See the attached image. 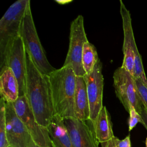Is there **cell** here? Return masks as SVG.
Returning a JSON list of instances; mask_svg holds the SVG:
<instances>
[{"instance_id": "1", "label": "cell", "mask_w": 147, "mask_h": 147, "mask_svg": "<svg viewBox=\"0 0 147 147\" xmlns=\"http://www.w3.org/2000/svg\"><path fill=\"white\" fill-rule=\"evenodd\" d=\"M26 94L29 106L38 123L47 128L55 115L49 76L42 74L26 53Z\"/></svg>"}, {"instance_id": "2", "label": "cell", "mask_w": 147, "mask_h": 147, "mask_svg": "<svg viewBox=\"0 0 147 147\" xmlns=\"http://www.w3.org/2000/svg\"><path fill=\"white\" fill-rule=\"evenodd\" d=\"M76 76L69 66H62L49 75L55 115L75 117L74 95Z\"/></svg>"}, {"instance_id": "3", "label": "cell", "mask_w": 147, "mask_h": 147, "mask_svg": "<svg viewBox=\"0 0 147 147\" xmlns=\"http://www.w3.org/2000/svg\"><path fill=\"white\" fill-rule=\"evenodd\" d=\"M30 0H18L7 9L0 20V68L5 66L14 41L20 36L22 18Z\"/></svg>"}, {"instance_id": "4", "label": "cell", "mask_w": 147, "mask_h": 147, "mask_svg": "<svg viewBox=\"0 0 147 147\" xmlns=\"http://www.w3.org/2000/svg\"><path fill=\"white\" fill-rule=\"evenodd\" d=\"M120 14L122 21L123 59L122 67L129 72L134 79H140L147 86V79L142 65V58L134 39L130 11L120 0Z\"/></svg>"}, {"instance_id": "5", "label": "cell", "mask_w": 147, "mask_h": 147, "mask_svg": "<svg viewBox=\"0 0 147 147\" xmlns=\"http://www.w3.org/2000/svg\"><path fill=\"white\" fill-rule=\"evenodd\" d=\"M20 37L25 52L29 55L34 65L42 74L49 76L56 69L48 61L40 42L33 19L30 2L27 6L22 18Z\"/></svg>"}, {"instance_id": "6", "label": "cell", "mask_w": 147, "mask_h": 147, "mask_svg": "<svg viewBox=\"0 0 147 147\" xmlns=\"http://www.w3.org/2000/svg\"><path fill=\"white\" fill-rule=\"evenodd\" d=\"M87 41L84 28L83 17L79 15L71 24L69 48L63 65L71 67L76 76H84L86 75L82 57L84 44Z\"/></svg>"}, {"instance_id": "7", "label": "cell", "mask_w": 147, "mask_h": 147, "mask_svg": "<svg viewBox=\"0 0 147 147\" xmlns=\"http://www.w3.org/2000/svg\"><path fill=\"white\" fill-rule=\"evenodd\" d=\"M113 86L117 97L126 111L129 113L133 107L141 114L143 106L133 76L122 67L118 68L113 74Z\"/></svg>"}, {"instance_id": "8", "label": "cell", "mask_w": 147, "mask_h": 147, "mask_svg": "<svg viewBox=\"0 0 147 147\" xmlns=\"http://www.w3.org/2000/svg\"><path fill=\"white\" fill-rule=\"evenodd\" d=\"M13 105L16 114L26 127L33 142L40 147H51L48 129L38 123L26 96H20Z\"/></svg>"}, {"instance_id": "9", "label": "cell", "mask_w": 147, "mask_h": 147, "mask_svg": "<svg viewBox=\"0 0 147 147\" xmlns=\"http://www.w3.org/2000/svg\"><path fill=\"white\" fill-rule=\"evenodd\" d=\"M86 81L87 95L90 105V119L93 125L103 107V76L102 64L100 60L95 64L90 74L84 76Z\"/></svg>"}, {"instance_id": "10", "label": "cell", "mask_w": 147, "mask_h": 147, "mask_svg": "<svg viewBox=\"0 0 147 147\" xmlns=\"http://www.w3.org/2000/svg\"><path fill=\"white\" fill-rule=\"evenodd\" d=\"M6 131L10 147H29L33 141L26 127L18 117L13 103L5 101Z\"/></svg>"}, {"instance_id": "11", "label": "cell", "mask_w": 147, "mask_h": 147, "mask_svg": "<svg viewBox=\"0 0 147 147\" xmlns=\"http://www.w3.org/2000/svg\"><path fill=\"white\" fill-rule=\"evenodd\" d=\"M5 66H7L13 71L18 81L19 97L26 95L27 76L26 52L20 36L14 41L8 53Z\"/></svg>"}, {"instance_id": "12", "label": "cell", "mask_w": 147, "mask_h": 147, "mask_svg": "<svg viewBox=\"0 0 147 147\" xmlns=\"http://www.w3.org/2000/svg\"><path fill=\"white\" fill-rule=\"evenodd\" d=\"M70 140L74 147H99L93 127L86 121L75 117L63 118Z\"/></svg>"}, {"instance_id": "13", "label": "cell", "mask_w": 147, "mask_h": 147, "mask_svg": "<svg viewBox=\"0 0 147 147\" xmlns=\"http://www.w3.org/2000/svg\"><path fill=\"white\" fill-rule=\"evenodd\" d=\"M75 117L87 121L90 119V105L84 76H76L74 95Z\"/></svg>"}, {"instance_id": "14", "label": "cell", "mask_w": 147, "mask_h": 147, "mask_svg": "<svg viewBox=\"0 0 147 147\" xmlns=\"http://www.w3.org/2000/svg\"><path fill=\"white\" fill-rule=\"evenodd\" d=\"M1 97L5 101L13 103L19 98V86L13 71L7 66L1 69Z\"/></svg>"}, {"instance_id": "15", "label": "cell", "mask_w": 147, "mask_h": 147, "mask_svg": "<svg viewBox=\"0 0 147 147\" xmlns=\"http://www.w3.org/2000/svg\"><path fill=\"white\" fill-rule=\"evenodd\" d=\"M47 129L51 147H74L60 116L54 115Z\"/></svg>"}, {"instance_id": "16", "label": "cell", "mask_w": 147, "mask_h": 147, "mask_svg": "<svg viewBox=\"0 0 147 147\" xmlns=\"http://www.w3.org/2000/svg\"><path fill=\"white\" fill-rule=\"evenodd\" d=\"M92 126L95 137L99 143H106L115 137L111 117L105 106L100 110Z\"/></svg>"}, {"instance_id": "17", "label": "cell", "mask_w": 147, "mask_h": 147, "mask_svg": "<svg viewBox=\"0 0 147 147\" xmlns=\"http://www.w3.org/2000/svg\"><path fill=\"white\" fill-rule=\"evenodd\" d=\"M99 60L95 47L88 41L83 46L82 53V65L86 74H90Z\"/></svg>"}, {"instance_id": "18", "label": "cell", "mask_w": 147, "mask_h": 147, "mask_svg": "<svg viewBox=\"0 0 147 147\" xmlns=\"http://www.w3.org/2000/svg\"><path fill=\"white\" fill-rule=\"evenodd\" d=\"M6 131L5 100L1 97L0 100V147H9Z\"/></svg>"}, {"instance_id": "19", "label": "cell", "mask_w": 147, "mask_h": 147, "mask_svg": "<svg viewBox=\"0 0 147 147\" xmlns=\"http://www.w3.org/2000/svg\"><path fill=\"white\" fill-rule=\"evenodd\" d=\"M135 82L142 106L147 110V86L140 79H135Z\"/></svg>"}, {"instance_id": "20", "label": "cell", "mask_w": 147, "mask_h": 147, "mask_svg": "<svg viewBox=\"0 0 147 147\" xmlns=\"http://www.w3.org/2000/svg\"><path fill=\"white\" fill-rule=\"evenodd\" d=\"M129 118L128 121L129 125V131H131L138 122L142 123V118L140 113H138L136 109L131 107L129 111Z\"/></svg>"}, {"instance_id": "21", "label": "cell", "mask_w": 147, "mask_h": 147, "mask_svg": "<svg viewBox=\"0 0 147 147\" xmlns=\"http://www.w3.org/2000/svg\"><path fill=\"white\" fill-rule=\"evenodd\" d=\"M116 146L117 147H131L130 135H128L122 140L116 137Z\"/></svg>"}, {"instance_id": "22", "label": "cell", "mask_w": 147, "mask_h": 147, "mask_svg": "<svg viewBox=\"0 0 147 147\" xmlns=\"http://www.w3.org/2000/svg\"><path fill=\"white\" fill-rule=\"evenodd\" d=\"M140 114L142 118V122L141 123L144 125V126L147 130V110L144 107L142 108V111Z\"/></svg>"}, {"instance_id": "23", "label": "cell", "mask_w": 147, "mask_h": 147, "mask_svg": "<svg viewBox=\"0 0 147 147\" xmlns=\"http://www.w3.org/2000/svg\"><path fill=\"white\" fill-rule=\"evenodd\" d=\"M102 147H117L116 146V137L113 138L109 141L102 144Z\"/></svg>"}, {"instance_id": "24", "label": "cell", "mask_w": 147, "mask_h": 147, "mask_svg": "<svg viewBox=\"0 0 147 147\" xmlns=\"http://www.w3.org/2000/svg\"><path fill=\"white\" fill-rule=\"evenodd\" d=\"M29 147H40V146H38L37 145H36V144L33 142V141H32L31 142V143H30V145H29Z\"/></svg>"}, {"instance_id": "25", "label": "cell", "mask_w": 147, "mask_h": 147, "mask_svg": "<svg viewBox=\"0 0 147 147\" xmlns=\"http://www.w3.org/2000/svg\"><path fill=\"white\" fill-rule=\"evenodd\" d=\"M145 145H146V147H147V138H146V141H145Z\"/></svg>"}, {"instance_id": "26", "label": "cell", "mask_w": 147, "mask_h": 147, "mask_svg": "<svg viewBox=\"0 0 147 147\" xmlns=\"http://www.w3.org/2000/svg\"><path fill=\"white\" fill-rule=\"evenodd\" d=\"M9 147H10V146H9Z\"/></svg>"}]
</instances>
